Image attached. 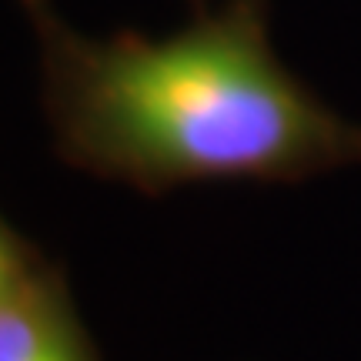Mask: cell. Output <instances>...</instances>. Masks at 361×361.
Masks as SVG:
<instances>
[{"instance_id":"obj_3","label":"cell","mask_w":361,"mask_h":361,"mask_svg":"<svg viewBox=\"0 0 361 361\" xmlns=\"http://www.w3.org/2000/svg\"><path fill=\"white\" fill-rule=\"evenodd\" d=\"M40 264H44V258L13 231L7 221L0 218V298L7 295V291H13Z\"/></svg>"},{"instance_id":"obj_4","label":"cell","mask_w":361,"mask_h":361,"mask_svg":"<svg viewBox=\"0 0 361 361\" xmlns=\"http://www.w3.org/2000/svg\"><path fill=\"white\" fill-rule=\"evenodd\" d=\"M191 4H194V11H204L207 7V0H191Z\"/></svg>"},{"instance_id":"obj_1","label":"cell","mask_w":361,"mask_h":361,"mask_svg":"<svg viewBox=\"0 0 361 361\" xmlns=\"http://www.w3.org/2000/svg\"><path fill=\"white\" fill-rule=\"evenodd\" d=\"M44 111L67 164L144 194L180 184H301L361 164V124L331 111L271 44V0H224L161 40L78 34L20 0Z\"/></svg>"},{"instance_id":"obj_2","label":"cell","mask_w":361,"mask_h":361,"mask_svg":"<svg viewBox=\"0 0 361 361\" xmlns=\"http://www.w3.org/2000/svg\"><path fill=\"white\" fill-rule=\"evenodd\" d=\"M0 361H97L64 274L47 261L0 298Z\"/></svg>"}]
</instances>
